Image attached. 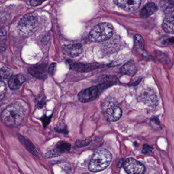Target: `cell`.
<instances>
[{"label":"cell","mask_w":174,"mask_h":174,"mask_svg":"<svg viewBox=\"0 0 174 174\" xmlns=\"http://www.w3.org/2000/svg\"><path fill=\"white\" fill-rule=\"evenodd\" d=\"M26 104L18 102L9 105L2 112L1 120L8 126L15 127L23 123L28 113Z\"/></svg>","instance_id":"6da1fadb"},{"label":"cell","mask_w":174,"mask_h":174,"mask_svg":"<svg viewBox=\"0 0 174 174\" xmlns=\"http://www.w3.org/2000/svg\"><path fill=\"white\" fill-rule=\"evenodd\" d=\"M112 156L109 151L101 149L95 151L89 163V169L93 172L103 171L111 163Z\"/></svg>","instance_id":"7a4b0ae2"},{"label":"cell","mask_w":174,"mask_h":174,"mask_svg":"<svg viewBox=\"0 0 174 174\" xmlns=\"http://www.w3.org/2000/svg\"><path fill=\"white\" fill-rule=\"evenodd\" d=\"M113 26L109 23H102L92 28L89 34V39L94 43L103 42L109 40L113 34Z\"/></svg>","instance_id":"3957f363"},{"label":"cell","mask_w":174,"mask_h":174,"mask_svg":"<svg viewBox=\"0 0 174 174\" xmlns=\"http://www.w3.org/2000/svg\"><path fill=\"white\" fill-rule=\"evenodd\" d=\"M102 109L105 112L107 120L110 122L117 121L122 117V109L111 98H107L104 100L102 104Z\"/></svg>","instance_id":"277c9868"},{"label":"cell","mask_w":174,"mask_h":174,"mask_svg":"<svg viewBox=\"0 0 174 174\" xmlns=\"http://www.w3.org/2000/svg\"><path fill=\"white\" fill-rule=\"evenodd\" d=\"M107 84L105 82L94 86L88 89H85L79 92L78 98L82 103H88L95 100L102 93L105 89L107 88Z\"/></svg>","instance_id":"5b68a950"},{"label":"cell","mask_w":174,"mask_h":174,"mask_svg":"<svg viewBox=\"0 0 174 174\" xmlns=\"http://www.w3.org/2000/svg\"><path fill=\"white\" fill-rule=\"evenodd\" d=\"M37 26V18L33 14L25 15L18 24V29L23 35H30L35 31Z\"/></svg>","instance_id":"8992f818"},{"label":"cell","mask_w":174,"mask_h":174,"mask_svg":"<svg viewBox=\"0 0 174 174\" xmlns=\"http://www.w3.org/2000/svg\"><path fill=\"white\" fill-rule=\"evenodd\" d=\"M124 169L128 174H144L146 168L143 163L133 158H128L124 162Z\"/></svg>","instance_id":"52a82bcc"},{"label":"cell","mask_w":174,"mask_h":174,"mask_svg":"<svg viewBox=\"0 0 174 174\" xmlns=\"http://www.w3.org/2000/svg\"><path fill=\"white\" fill-rule=\"evenodd\" d=\"M114 2L120 8L127 12L137 10L141 4V0H114Z\"/></svg>","instance_id":"ba28073f"},{"label":"cell","mask_w":174,"mask_h":174,"mask_svg":"<svg viewBox=\"0 0 174 174\" xmlns=\"http://www.w3.org/2000/svg\"><path fill=\"white\" fill-rule=\"evenodd\" d=\"M28 72L37 79H45L47 77V64H38L30 66L28 68Z\"/></svg>","instance_id":"9c48e42d"},{"label":"cell","mask_w":174,"mask_h":174,"mask_svg":"<svg viewBox=\"0 0 174 174\" xmlns=\"http://www.w3.org/2000/svg\"><path fill=\"white\" fill-rule=\"evenodd\" d=\"M82 46L79 44L66 45L63 48V54L71 58L77 57L82 52Z\"/></svg>","instance_id":"30bf717a"},{"label":"cell","mask_w":174,"mask_h":174,"mask_svg":"<svg viewBox=\"0 0 174 174\" xmlns=\"http://www.w3.org/2000/svg\"><path fill=\"white\" fill-rule=\"evenodd\" d=\"M26 81V78L21 74L11 76L8 81L9 87L12 90L18 89Z\"/></svg>","instance_id":"8fae6325"},{"label":"cell","mask_w":174,"mask_h":174,"mask_svg":"<svg viewBox=\"0 0 174 174\" xmlns=\"http://www.w3.org/2000/svg\"><path fill=\"white\" fill-rule=\"evenodd\" d=\"M68 63L71 69L75 70V71H79V72H85L90 71L97 68V65L79 63H74L70 60L68 61Z\"/></svg>","instance_id":"7c38bea8"},{"label":"cell","mask_w":174,"mask_h":174,"mask_svg":"<svg viewBox=\"0 0 174 174\" xmlns=\"http://www.w3.org/2000/svg\"><path fill=\"white\" fill-rule=\"evenodd\" d=\"M174 13L166 14L163 23V28L167 33H174Z\"/></svg>","instance_id":"4fadbf2b"},{"label":"cell","mask_w":174,"mask_h":174,"mask_svg":"<svg viewBox=\"0 0 174 174\" xmlns=\"http://www.w3.org/2000/svg\"><path fill=\"white\" fill-rule=\"evenodd\" d=\"M18 139L20 140V143H21L28 151H29L30 153H32V154L34 155L35 156L37 157H39V154L36 151V149L34 146V145L32 144V143L31 141L27 140L26 137L22 136L21 135H18Z\"/></svg>","instance_id":"5bb4252c"},{"label":"cell","mask_w":174,"mask_h":174,"mask_svg":"<svg viewBox=\"0 0 174 174\" xmlns=\"http://www.w3.org/2000/svg\"><path fill=\"white\" fill-rule=\"evenodd\" d=\"M158 7L154 3H149L147 4L140 11V15L142 18H148L157 10Z\"/></svg>","instance_id":"9a60e30c"},{"label":"cell","mask_w":174,"mask_h":174,"mask_svg":"<svg viewBox=\"0 0 174 174\" xmlns=\"http://www.w3.org/2000/svg\"><path fill=\"white\" fill-rule=\"evenodd\" d=\"M141 100L144 103L148 105H154L157 103V99L156 95L153 92H145L143 93L141 97Z\"/></svg>","instance_id":"2e32d148"},{"label":"cell","mask_w":174,"mask_h":174,"mask_svg":"<svg viewBox=\"0 0 174 174\" xmlns=\"http://www.w3.org/2000/svg\"><path fill=\"white\" fill-rule=\"evenodd\" d=\"M136 71V67L133 61H128L121 69V72L128 75H133Z\"/></svg>","instance_id":"e0dca14e"},{"label":"cell","mask_w":174,"mask_h":174,"mask_svg":"<svg viewBox=\"0 0 174 174\" xmlns=\"http://www.w3.org/2000/svg\"><path fill=\"white\" fill-rule=\"evenodd\" d=\"M71 146L69 143L64 141H60L56 145L55 149L57 151L59 154L61 155L63 153H66L71 149Z\"/></svg>","instance_id":"ac0fdd59"},{"label":"cell","mask_w":174,"mask_h":174,"mask_svg":"<svg viewBox=\"0 0 174 174\" xmlns=\"http://www.w3.org/2000/svg\"><path fill=\"white\" fill-rule=\"evenodd\" d=\"M160 6L166 14L174 13V4L169 0H161Z\"/></svg>","instance_id":"d6986e66"},{"label":"cell","mask_w":174,"mask_h":174,"mask_svg":"<svg viewBox=\"0 0 174 174\" xmlns=\"http://www.w3.org/2000/svg\"><path fill=\"white\" fill-rule=\"evenodd\" d=\"M13 72L10 68L2 67L0 69V79H9L12 76Z\"/></svg>","instance_id":"ffe728a7"},{"label":"cell","mask_w":174,"mask_h":174,"mask_svg":"<svg viewBox=\"0 0 174 174\" xmlns=\"http://www.w3.org/2000/svg\"><path fill=\"white\" fill-rule=\"evenodd\" d=\"M134 44L135 47L140 50H143L144 49V40L143 37L140 35H136L134 38Z\"/></svg>","instance_id":"44dd1931"},{"label":"cell","mask_w":174,"mask_h":174,"mask_svg":"<svg viewBox=\"0 0 174 174\" xmlns=\"http://www.w3.org/2000/svg\"><path fill=\"white\" fill-rule=\"evenodd\" d=\"M6 85L3 81H0V102L4 99L6 92Z\"/></svg>","instance_id":"7402d4cb"},{"label":"cell","mask_w":174,"mask_h":174,"mask_svg":"<svg viewBox=\"0 0 174 174\" xmlns=\"http://www.w3.org/2000/svg\"><path fill=\"white\" fill-rule=\"evenodd\" d=\"M55 130H56V131L59 133H63L64 134H67L68 133L66 125L63 124L57 125V127L55 128Z\"/></svg>","instance_id":"603a6c76"},{"label":"cell","mask_w":174,"mask_h":174,"mask_svg":"<svg viewBox=\"0 0 174 174\" xmlns=\"http://www.w3.org/2000/svg\"><path fill=\"white\" fill-rule=\"evenodd\" d=\"M7 32L5 29H0V41L4 42L6 40Z\"/></svg>","instance_id":"cb8c5ba5"},{"label":"cell","mask_w":174,"mask_h":174,"mask_svg":"<svg viewBox=\"0 0 174 174\" xmlns=\"http://www.w3.org/2000/svg\"><path fill=\"white\" fill-rule=\"evenodd\" d=\"M56 69V64L55 63H53L50 66L49 69H48V73L51 76L54 75Z\"/></svg>","instance_id":"d4e9b609"},{"label":"cell","mask_w":174,"mask_h":174,"mask_svg":"<svg viewBox=\"0 0 174 174\" xmlns=\"http://www.w3.org/2000/svg\"><path fill=\"white\" fill-rule=\"evenodd\" d=\"M142 153L144 154L149 155L152 154V149L151 147L149 146V145H145L143 147V150H142Z\"/></svg>","instance_id":"484cf974"},{"label":"cell","mask_w":174,"mask_h":174,"mask_svg":"<svg viewBox=\"0 0 174 174\" xmlns=\"http://www.w3.org/2000/svg\"><path fill=\"white\" fill-rule=\"evenodd\" d=\"M89 140H81V141H77L76 143V145L78 147H81L83 146H86V145L89 144Z\"/></svg>","instance_id":"4316f807"},{"label":"cell","mask_w":174,"mask_h":174,"mask_svg":"<svg viewBox=\"0 0 174 174\" xmlns=\"http://www.w3.org/2000/svg\"><path fill=\"white\" fill-rule=\"evenodd\" d=\"M51 117H44L42 118V121H43V125L44 126V127L47 126V125L49 124L50 122V121H51Z\"/></svg>","instance_id":"83f0119b"},{"label":"cell","mask_w":174,"mask_h":174,"mask_svg":"<svg viewBox=\"0 0 174 174\" xmlns=\"http://www.w3.org/2000/svg\"><path fill=\"white\" fill-rule=\"evenodd\" d=\"M44 1H46V0H32L30 2V4L32 6H35L37 5H40L43 2H44Z\"/></svg>","instance_id":"f1b7e54d"},{"label":"cell","mask_w":174,"mask_h":174,"mask_svg":"<svg viewBox=\"0 0 174 174\" xmlns=\"http://www.w3.org/2000/svg\"><path fill=\"white\" fill-rule=\"evenodd\" d=\"M44 100H41L39 102H38L37 104V106L38 108H42L44 106Z\"/></svg>","instance_id":"f546056e"},{"label":"cell","mask_w":174,"mask_h":174,"mask_svg":"<svg viewBox=\"0 0 174 174\" xmlns=\"http://www.w3.org/2000/svg\"><path fill=\"white\" fill-rule=\"evenodd\" d=\"M123 160L124 159H121L120 160L119 162H118V168H120L122 166V165L123 164Z\"/></svg>","instance_id":"4dcf8cb0"},{"label":"cell","mask_w":174,"mask_h":174,"mask_svg":"<svg viewBox=\"0 0 174 174\" xmlns=\"http://www.w3.org/2000/svg\"><path fill=\"white\" fill-rule=\"evenodd\" d=\"M169 2H171V3H172L173 4H174V0H169Z\"/></svg>","instance_id":"1f68e13d"}]
</instances>
